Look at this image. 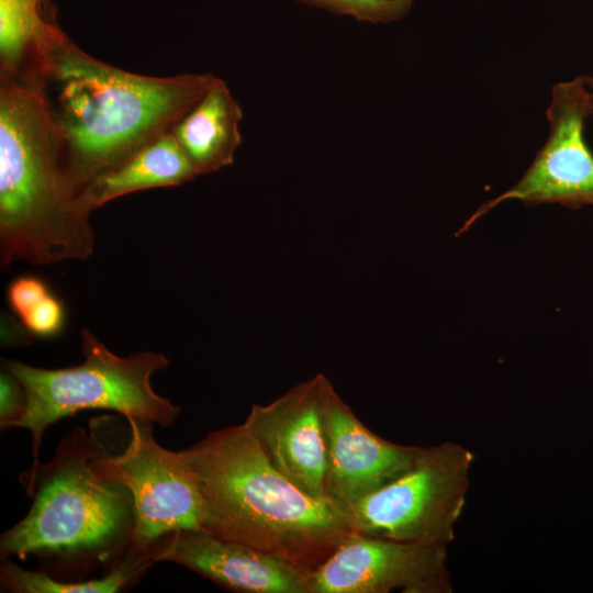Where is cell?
<instances>
[{"label": "cell", "mask_w": 593, "mask_h": 593, "mask_svg": "<svg viewBox=\"0 0 593 593\" xmlns=\"http://www.w3.org/2000/svg\"><path fill=\"white\" fill-rule=\"evenodd\" d=\"M60 141L77 195L170 132L211 88V74L154 77L89 55L47 19L22 72Z\"/></svg>", "instance_id": "obj_1"}, {"label": "cell", "mask_w": 593, "mask_h": 593, "mask_svg": "<svg viewBox=\"0 0 593 593\" xmlns=\"http://www.w3.org/2000/svg\"><path fill=\"white\" fill-rule=\"evenodd\" d=\"M201 502V527L311 573L355 533L346 508L311 496L267 459L246 425L182 449Z\"/></svg>", "instance_id": "obj_2"}, {"label": "cell", "mask_w": 593, "mask_h": 593, "mask_svg": "<svg viewBox=\"0 0 593 593\" xmlns=\"http://www.w3.org/2000/svg\"><path fill=\"white\" fill-rule=\"evenodd\" d=\"M68 180L60 141L30 82L0 72V260L87 259L94 233Z\"/></svg>", "instance_id": "obj_3"}, {"label": "cell", "mask_w": 593, "mask_h": 593, "mask_svg": "<svg viewBox=\"0 0 593 593\" xmlns=\"http://www.w3.org/2000/svg\"><path fill=\"white\" fill-rule=\"evenodd\" d=\"M99 446L83 428L65 437L48 463L22 484L33 503L0 538L1 558L27 555L104 560L128 546L134 527L131 492L102 480Z\"/></svg>", "instance_id": "obj_4"}, {"label": "cell", "mask_w": 593, "mask_h": 593, "mask_svg": "<svg viewBox=\"0 0 593 593\" xmlns=\"http://www.w3.org/2000/svg\"><path fill=\"white\" fill-rule=\"evenodd\" d=\"M82 363L60 369L33 367L16 360H4V368L21 383L26 395L22 417L12 427L25 428L32 436L31 468L21 482L33 478L45 429L64 417L82 410H111L127 418L170 426L180 409L158 395L152 376L168 367L161 353L141 351L128 357L112 353L87 328L81 329Z\"/></svg>", "instance_id": "obj_5"}, {"label": "cell", "mask_w": 593, "mask_h": 593, "mask_svg": "<svg viewBox=\"0 0 593 593\" xmlns=\"http://www.w3.org/2000/svg\"><path fill=\"white\" fill-rule=\"evenodd\" d=\"M473 455L455 443L421 447L395 479L346 507L355 532L447 546L466 504Z\"/></svg>", "instance_id": "obj_6"}, {"label": "cell", "mask_w": 593, "mask_h": 593, "mask_svg": "<svg viewBox=\"0 0 593 593\" xmlns=\"http://www.w3.org/2000/svg\"><path fill=\"white\" fill-rule=\"evenodd\" d=\"M127 421L126 448L119 455L100 452L93 468L102 480L131 492L134 527L127 553L138 555L175 530L201 527V502L181 450L160 446L153 423Z\"/></svg>", "instance_id": "obj_7"}, {"label": "cell", "mask_w": 593, "mask_h": 593, "mask_svg": "<svg viewBox=\"0 0 593 593\" xmlns=\"http://www.w3.org/2000/svg\"><path fill=\"white\" fill-rule=\"evenodd\" d=\"M546 115L548 138L524 176L507 191L480 206L459 233L504 201L558 203L573 209L593 205V153L583 134L584 122L591 115L588 77L579 76L555 85Z\"/></svg>", "instance_id": "obj_8"}, {"label": "cell", "mask_w": 593, "mask_h": 593, "mask_svg": "<svg viewBox=\"0 0 593 593\" xmlns=\"http://www.w3.org/2000/svg\"><path fill=\"white\" fill-rule=\"evenodd\" d=\"M451 592L447 546L361 533L345 538L310 573V593Z\"/></svg>", "instance_id": "obj_9"}, {"label": "cell", "mask_w": 593, "mask_h": 593, "mask_svg": "<svg viewBox=\"0 0 593 593\" xmlns=\"http://www.w3.org/2000/svg\"><path fill=\"white\" fill-rule=\"evenodd\" d=\"M331 385L316 374L266 405L253 404L244 422L270 463L318 499L327 497L325 412Z\"/></svg>", "instance_id": "obj_10"}, {"label": "cell", "mask_w": 593, "mask_h": 593, "mask_svg": "<svg viewBox=\"0 0 593 593\" xmlns=\"http://www.w3.org/2000/svg\"><path fill=\"white\" fill-rule=\"evenodd\" d=\"M153 561L183 566L215 583L246 593H310V573L203 527L175 530L153 547Z\"/></svg>", "instance_id": "obj_11"}, {"label": "cell", "mask_w": 593, "mask_h": 593, "mask_svg": "<svg viewBox=\"0 0 593 593\" xmlns=\"http://www.w3.org/2000/svg\"><path fill=\"white\" fill-rule=\"evenodd\" d=\"M326 496L345 508L404 472L421 447L374 434L331 385L326 402Z\"/></svg>", "instance_id": "obj_12"}, {"label": "cell", "mask_w": 593, "mask_h": 593, "mask_svg": "<svg viewBox=\"0 0 593 593\" xmlns=\"http://www.w3.org/2000/svg\"><path fill=\"white\" fill-rule=\"evenodd\" d=\"M242 119L239 103L216 77L199 102L172 127L171 133L198 176L234 163L242 144Z\"/></svg>", "instance_id": "obj_13"}, {"label": "cell", "mask_w": 593, "mask_h": 593, "mask_svg": "<svg viewBox=\"0 0 593 593\" xmlns=\"http://www.w3.org/2000/svg\"><path fill=\"white\" fill-rule=\"evenodd\" d=\"M197 176L170 131L122 165L92 180L79 194L78 202L91 213L122 195L152 188L180 186Z\"/></svg>", "instance_id": "obj_14"}, {"label": "cell", "mask_w": 593, "mask_h": 593, "mask_svg": "<svg viewBox=\"0 0 593 593\" xmlns=\"http://www.w3.org/2000/svg\"><path fill=\"white\" fill-rule=\"evenodd\" d=\"M155 563L152 551L128 555L126 561L101 579L85 582H61L40 571H29L2 560L1 584L14 593H113Z\"/></svg>", "instance_id": "obj_15"}, {"label": "cell", "mask_w": 593, "mask_h": 593, "mask_svg": "<svg viewBox=\"0 0 593 593\" xmlns=\"http://www.w3.org/2000/svg\"><path fill=\"white\" fill-rule=\"evenodd\" d=\"M44 0H0V72L25 68L48 16Z\"/></svg>", "instance_id": "obj_16"}, {"label": "cell", "mask_w": 593, "mask_h": 593, "mask_svg": "<svg viewBox=\"0 0 593 593\" xmlns=\"http://www.w3.org/2000/svg\"><path fill=\"white\" fill-rule=\"evenodd\" d=\"M338 15L351 16L372 24L391 23L403 19L414 0H295Z\"/></svg>", "instance_id": "obj_17"}, {"label": "cell", "mask_w": 593, "mask_h": 593, "mask_svg": "<svg viewBox=\"0 0 593 593\" xmlns=\"http://www.w3.org/2000/svg\"><path fill=\"white\" fill-rule=\"evenodd\" d=\"M32 335L52 337L61 332L65 325V310L61 301L47 294L36 303L21 320Z\"/></svg>", "instance_id": "obj_18"}, {"label": "cell", "mask_w": 593, "mask_h": 593, "mask_svg": "<svg viewBox=\"0 0 593 593\" xmlns=\"http://www.w3.org/2000/svg\"><path fill=\"white\" fill-rule=\"evenodd\" d=\"M49 293L48 287L42 279L34 276H21L9 284L7 298L10 307L21 320Z\"/></svg>", "instance_id": "obj_19"}, {"label": "cell", "mask_w": 593, "mask_h": 593, "mask_svg": "<svg viewBox=\"0 0 593 593\" xmlns=\"http://www.w3.org/2000/svg\"><path fill=\"white\" fill-rule=\"evenodd\" d=\"M26 395L19 380L4 367L0 374V425L10 428L24 414Z\"/></svg>", "instance_id": "obj_20"}, {"label": "cell", "mask_w": 593, "mask_h": 593, "mask_svg": "<svg viewBox=\"0 0 593 593\" xmlns=\"http://www.w3.org/2000/svg\"><path fill=\"white\" fill-rule=\"evenodd\" d=\"M1 343L4 346L30 345L32 344V334L21 321H15L9 313H2Z\"/></svg>", "instance_id": "obj_21"}, {"label": "cell", "mask_w": 593, "mask_h": 593, "mask_svg": "<svg viewBox=\"0 0 593 593\" xmlns=\"http://www.w3.org/2000/svg\"><path fill=\"white\" fill-rule=\"evenodd\" d=\"M588 86L590 89V98H591V115H593V78L588 77Z\"/></svg>", "instance_id": "obj_22"}]
</instances>
